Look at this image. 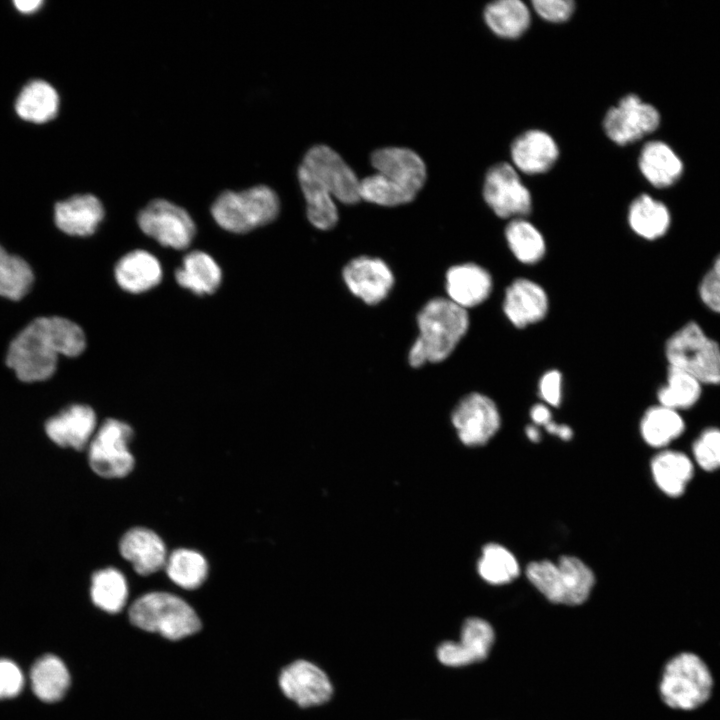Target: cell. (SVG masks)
<instances>
[{
  "label": "cell",
  "mask_w": 720,
  "mask_h": 720,
  "mask_svg": "<svg viewBox=\"0 0 720 720\" xmlns=\"http://www.w3.org/2000/svg\"><path fill=\"white\" fill-rule=\"evenodd\" d=\"M85 346V334L76 323L62 317H41L11 342L6 362L20 380L41 381L54 374L59 355L77 356Z\"/></svg>",
  "instance_id": "obj_1"
},
{
  "label": "cell",
  "mask_w": 720,
  "mask_h": 720,
  "mask_svg": "<svg viewBox=\"0 0 720 720\" xmlns=\"http://www.w3.org/2000/svg\"><path fill=\"white\" fill-rule=\"evenodd\" d=\"M376 173L360 180V197L379 206L410 203L425 184L426 165L415 151L405 147H384L370 155Z\"/></svg>",
  "instance_id": "obj_2"
},
{
  "label": "cell",
  "mask_w": 720,
  "mask_h": 720,
  "mask_svg": "<svg viewBox=\"0 0 720 720\" xmlns=\"http://www.w3.org/2000/svg\"><path fill=\"white\" fill-rule=\"evenodd\" d=\"M417 324L419 334L408 354L414 368L447 359L467 333L470 320L468 310L448 298L435 297L419 311Z\"/></svg>",
  "instance_id": "obj_3"
},
{
  "label": "cell",
  "mask_w": 720,
  "mask_h": 720,
  "mask_svg": "<svg viewBox=\"0 0 720 720\" xmlns=\"http://www.w3.org/2000/svg\"><path fill=\"white\" fill-rule=\"evenodd\" d=\"M714 688L712 672L696 653L681 651L664 665L659 695L663 703L673 710L693 711L703 706Z\"/></svg>",
  "instance_id": "obj_4"
},
{
  "label": "cell",
  "mask_w": 720,
  "mask_h": 720,
  "mask_svg": "<svg viewBox=\"0 0 720 720\" xmlns=\"http://www.w3.org/2000/svg\"><path fill=\"white\" fill-rule=\"evenodd\" d=\"M526 576L547 600L570 606L584 603L595 584L591 568L571 555H563L556 562L533 561L526 567Z\"/></svg>",
  "instance_id": "obj_5"
},
{
  "label": "cell",
  "mask_w": 720,
  "mask_h": 720,
  "mask_svg": "<svg viewBox=\"0 0 720 720\" xmlns=\"http://www.w3.org/2000/svg\"><path fill=\"white\" fill-rule=\"evenodd\" d=\"M129 619L134 626L170 640L185 638L201 628L194 609L167 592H149L136 599L130 606Z\"/></svg>",
  "instance_id": "obj_6"
},
{
  "label": "cell",
  "mask_w": 720,
  "mask_h": 720,
  "mask_svg": "<svg viewBox=\"0 0 720 720\" xmlns=\"http://www.w3.org/2000/svg\"><path fill=\"white\" fill-rule=\"evenodd\" d=\"M280 211L278 195L266 185L221 193L211 206V215L224 230L242 234L276 219Z\"/></svg>",
  "instance_id": "obj_7"
},
{
  "label": "cell",
  "mask_w": 720,
  "mask_h": 720,
  "mask_svg": "<svg viewBox=\"0 0 720 720\" xmlns=\"http://www.w3.org/2000/svg\"><path fill=\"white\" fill-rule=\"evenodd\" d=\"M669 366L679 368L702 384H720V345L694 321L674 332L665 344Z\"/></svg>",
  "instance_id": "obj_8"
},
{
  "label": "cell",
  "mask_w": 720,
  "mask_h": 720,
  "mask_svg": "<svg viewBox=\"0 0 720 720\" xmlns=\"http://www.w3.org/2000/svg\"><path fill=\"white\" fill-rule=\"evenodd\" d=\"M323 193L347 205L361 201L360 180L338 152L324 144L312 146L297 170Z\"/></svg>",
  "instance_id": "obj_9"
},
{
  "label": "cell",
  "mask_w": 720,
  "mask_h": 720,
  "mask_svg": "<svg viewBox=\"0 0 720 720\" xmlns=\"http://www.w3.org/2000/svg\"><path fill=\"white\" fill-rule=\"evenodd\" d=\"M129 424L106 419L89 443V464L92 470L104 478H122L134 468L135 460L129 450L133 438Z\"/></svg>",
  "instance_id": "obj_10"
},
{
  "label": "cell",
  "mask_w": 720,
  "mask_h": 720,
  "mask_svg": "<svg viewBox=\"0 0 720 720\" xmlns=\"http://www.w3.org/2000/svg\"><path fill=\"white\" fill-rule=\"evenodd\" d=\"M143 233L159 244L183 250L191 244L196 233L195 223L182 207L165 199L149 202L137 216Z\"/></svg>",
  "instance_id": "obj_11"
},
{
  "label": "cell",
  "mask_w": 720,
  "mask_h": 720,
  "mask_svg": "<svg viewBox=\"0 0 720 720\" xmlns=\"http://www.w3.org/2000/svg\"><path fill=\"white\" fill-rule=\"evenodd\" d=\"M483 198L500 218H523L532 210L529 189L521 181L514 166L500 162L491 166L483 183Z\"/></svg>",
  "instance_id": "obj_12"
},
{
  "label": "cell",
  "mask_w": 720,
  "mask_h": 720,
  "mask_svg": "<svg viewBox=\"0 0 720 720\" xmlns=\"http://www.w3.org/2000/svg\"><path fill=\"white\" fill-rule=\"evenodd\" d=\"M660 121V113L653 105L631 93L606 112L603 129L611 141L623 146L654 132Z\"/></svg>",
  "instance_id": "obj_13"
},
{
  "label": "cell",
  "mask_w": 720,
  "mask_h": 720,
  "mask_svg": "<svg viewBox=\"0 0 720 720\" xmlns=\"http://www.w3.org/2000/svg\"><path fill=\"white\" fill-rule=\"evenodd\" d=\"M451 422L460 441L469 447L483 446L498 432L501 417L496 403L487 395L471 392L455 406Z\"/></svg>",
  "instance_id": "obj_14"
},
{
  "label": "cell",
  "mask_w": 720,
  "mask_h": 720,
  "mask_svg": "<svg viewBox=\"0 0 720 720\" xmlns=\"http://www.w3.org/2000/svg\"><path fill=\"white\" fill-rule=\"evenodd\" d=\"M279 686L287 698L302 708L322 705L333 695L326 672L305 659L295 660L282 669Z\"/></svg>",
  "instance_id": "obj_15"
},
{
  "label": "cell",
  "mask_w": 720,
  "mask_h": 720,
  "mask_svg": "<svg viewBox=\"0 0 720 720\" xmlns=\"http://www.w3.org/2000/svg\"><path fill=\"white\" fill-rule=\"evenodd\" d=\"M494 639V630L489 622L470 617L462 625L459 641L442 642L436 649V656L446 666H466L484 660Z\"/></svg>",
  "instance_id": "obj_16"
},
{
  "label": "cell",
  "mask_w": 720,
  "mask_h": 720,
  "mask_svg": "<svg viewBox=\"0 0 720 720\" xmlns=\"http://www.w3.org/2000/svg\"><path fill=\"white\" fill-rule=\"evenodd\" d=\"M343 280L349 291L369 305L383 301L394 285V275L380 258L358 256L343 268Z\"/></svg>",
  "instance_id": "obj_17"
},
{
  "label": "cell",
  "mask_w": 720,
  "mask_h": 720,
  "mask_svg": "<svg viewBox=\"0 0 720 720\" xmlns=\"http://www.w3.org/2000/svg\"><path fill=\"white\" fill-rule=\"evenodd\" d=\"M549 300L544 288L527 279H515L507 287L503 311L507 319L517 328H524L545 318Z\"/></svg>",
  "instance_id": "obj_18"
},
{
  "label": "cell",
  "mask_w": 720,
  "mask_h": 720,
  "mask_svg": "<svg viewBox=\"0 0 720 720\" xmlns=\"http://www.w3.org/2000/svg\"><path fill=\"white\" fill-rule=\"evenodd\" d=\"M445 289L450 301L468 310L489 298L493 279L488 270L476 263L457 264L446 272Z\"/></svg>",
  "instance_id": "obj_19"
},
{
  "label": "cell",
  "mask_w": 720,
  "mask_h": 720,
  "mask_svg": "<svg viewBox=\"0 0 720 720\" xmlns=\"http://www.w3.org/2000/svg\"><path fill=\"white\" fill-rule=\"evenodd\" d=\"M559 157V148L547 132L531 129L517 136L511 144L514 166L529 175L541 174L552 168Z\"/></svg>",
  "instance_id": "obj_20"
},
{
  "label": "cell",
  "mask_w": 720,
  "mask_h": 720,
  "mask_svg": "<svg viewBox=\"0 0 720 720\" xmlns=\"http://www.w3.org/2000/svg\"><path fill=\"white\" fill-rule=\"evenodd\" d=\"M96 424L94 410L87 405L76 404L49 419L45 429L57 445L82 450L93 438Z\"/></svg>",
  "instance_id": "obj_21"
},
{
  "label": "cell",
  "mask_w": 720,
  "mask_h": 720,
  "mask_svg": "<svg viewBox=\"0 0 720 720\" xmlns=\"http://www.w3.org/2000/svg\"><path fill=\"white\" fill-rule=\"evenodd\" d=\"M119 550L122 557L132 564L134 571L142 576L163 568L168 557L161 537L145 527L128 530L120 539Z\"/></svg>",
  "instance_id": "obj_22"
},
{
  "label": "cell",
  "mask_w": 720,
  "mask_h": 720,
  "mask_svg": "<svg viewBox=\"0 0 720 720\" xmlns=\"http://www.w3.org/2000/svg\"><path fill=\"white\" fill-rule=\"evenodd\" d=\"M54 218L57 227L63 232L73 236H89L103 220L104 208L94 195H74L55 205Z\"/></svg>",
  "instance_id": "obj_23"
},
{
  "label": "cell",
  "mask_w": 720,
  "mask_h": 720,
  "mask_svg": "<svg viewBox=\"0 0 720 720\" xmlns=\"http://www.w3.org/2000/svg\"><path fill=\"white\" fill-rule=\"evenodd\" d=\"M159 260L145 250H133L119 259L114 269L118 285L133 294L145 292L157 286L162 279Z\"/></svg>",
  "instance_id": "obj_24"
},
{
  "label": "cell",
  "mask_w": 720,
  "mask_h": 720,
  "mask_svg": "<svg viewBox=\"0 0 720 720\" xmlns=\"http://www.w3.org/2000/svg\"><path fill=\"white\" fill-rule=\"evenodd\" d=\"M638 165L644 178L656 188L673 185L683 173V163L665 142L652 140L641 149Z\"/></svg>",
  "instance_id": "obj_25"
},
{
  "label": "cell",
  "mask_w": 720,
  "mask_h": 720,
  "mask_svg": "<svg viewBox=\"0 0 720 720\" xmlns=\"http://www.w3.org/2000/svg\"><path fill=\"white\" fill-rule=\"evenodd\" d=\"M59 95L48 82L35 79L29 81L19 92L15 111L24 121L43 124L54 119L59 110Z\"/></svg>",
  "instance_id": "obj_26"
},
{
  "label": "cell",
  "mask_w": 720,
  "mask_h": 720,
  "mask_svg": "<svg viewBox=\"0 0 720 720\" xmlns=\"http://www.w3.org/2000/svg\"><path fill=\"white\" fill-rule=\"evenodd\" d=\"M177 283L203 296L214 293L222 281V272L217 262L207 253L192 251L185 255L181 267L175 272Z\"/></svg>",
  "instance_id": "obj_27"
},
{
  "label": "cell",
  "mask_w": 720,
  "mask_h": 720,
  "mask_svg": "<svg viewBox=\"0 0 720 720\" xmlns=\"http://www.w3.org/2000/svg\"><path fill=\"white\" fill-rule=\"evenodd\" d=\"M650 467L654 482L670 497L681 496L694 474L691 459L682 452L672 450L655 455Z\"/></svg>",
  "instance_id": "obj_28"
},
{
  "label": "cell",
  "mask_w": 720,
  "mask_h": 720,
  "mask_svg": "<svg viewBox=\"0 0 720 720\" xmlns=\"http://www.w3.org/2000/svg\"><path fill=\"white\" fill-rule=\"evenodd\" d=\"M627 218L633 232L646 240L662 237L671 224L666 205L648 194H641L631 202Z\"/></svg>",
  "instance_id": "obj_29"
},
{
  "label": "cell",
  "mask_w": 720,
  "mask_h": 720,
  "mask_svg": "<svg viewBox=\"0 0 720 720\" xmlns=\"http://www.w3.org/2000/svg\"><path fill=\"white\" fill-rule=\"evenodd\" d=\"M484 20L497 36L515 39L526 32L531 23L528 6L521 0H498L486 5Z\"/></svg>",
  "instance_id": "obj_30"
},
{
  "label": "cell",
  "mask_w": 720,
  "mask_h": 720,
  "mask_svg": "<svg viewBox=\"0 0 720 720\" xmlns=\"http://www.w3.org/2000/svg\"><path fill=\"white\" fill-rule=\"evenodd\" d=\"M30 680L35 695L45 702L61 699L69 685L70 675L64 662L55 655H44L33 665Z\"/></svg>",
  "instance_id": "obj_31"
},
{
  "label": "cell",
  "mask_w": 720,
  "mask_h": 720,
  "mask_svg": "<svg viewBox=\"0 0 720 720\" xmlns=\"http://www.w3.org/2000/svg\"><path fill=\"white\" fill-rule=\"evenodd\" d=\"M685 422L677 410L655 405L648 408L640 421V433L651 447L661 448L678 438Z\"/></svg>",
  "instance_id": "obj_32"
},
{
  "label": "cell",
  "mask_w": 720,
  "mask_h": 720,
  "mask_svg": "<svg viewBox=\"0 0 720 720\" xmlns=\"http://www.w3.org/2000/svg\"><path fill=\"white\" fill-rule=\"evenodd\" d=\"M505 238L514 257L523 264H536L545 255L546 243L542 233L524 218L510 220L505 228Z\"/></svg>",
  "instance_id": "obj_33"
},
{
  "label": "cell",
  "mask_w": 720,
  "mask_h": 720,
  "mask_svg": "<svg viewBox=\"0 0 720 720\" xmlns=\"http://www.w3.org/2000/svg\"><path fill=\"white\" fill-rule=\"evenodd\" d=\"M90 595L98 608L108 613H118L127 602V580L116 568L98 570L91 579Z\"/></svg>",
  "instance_id": "obj_34"
},
{
  "label": "cell",
  "mask_w": 720,
  "mask_h": 720,
  "mask_svg": "<svg viewBox=\"0 0 720 720\" xmlns=\"http://www.w3.org/2000/svg\"><path fill=\"white\" fill-rule=\"evenodd\" d=\"M171 581L183 589L200 587L208 575L205 557L192 549L180 548L172 551L164 566Z\"/></svg>",
  "instance_id": "obj_35"
},
{
  "label": "cell",
  "mask_w": 720,
  "mask_h": 720,
  "mask_svg": "<svg viewBox=\"0 0 720 720\" xmlns=\"http://www.w3.org/2000/svg\"><path fill=\"white\" fill-rule=\"evenodd\" d=\"M702 393V383L689 373L668 366L666 384L659 388V404L674 410L687 409L696 404Z\"/></svg>",
  "instance_id": "obj_36"
},
{
  "label": "cell",
  "mask_w": 720,
  "mask_h": 720,
  "mask_svg": "<svg viewBox=\"0 0 720 720\" xmlns=\"http://www.w3.org/2000/svg\"><path fill=\"white\" fill-rule=\"evenodd\" d=\"M477 571L485 582L503 585L516 579L520 568L510 550L498 543H488L482 548Z\"/></svg>",
  "instance_id": "obj_37"
},
{
  "label": "cell",
  "mask_w": 720,
  "mask_h": 720,
  "mask_svg": "<svg viewBox=\"0 0 720 720\" xmlns=\"http://www.w3.org/2000/svg\"><path fill=\"white\" fill-rule=\"evenodd\" d=\"M32 283L33 272L29 265L0 246V296L18 300L29 291Z\"/></svg>",
  "instance_id": "obj_38"
},
{
  "label": "cell",
  "mask_w": 720,
  "mask_h": 720,
  "mask_svg": "<svg viewBox=\"0 0 720 720\" xmlns=\"http://www.w3.org/2000/svg\"><path fill=\"white\" fill-rule=\"evenodd\" d=\"M692 452L701 469L714 471L720 468V429L704 430L694 441Z\"/></svg>",
  "instance_id": "obj_39"
},
{
  "label": "cell",
  "mask_w": 720,
  "mask_h": 720,
  "mask_svg": "<svg viewBox=\"0 0 720 720\" xmlns=\"http://www.w3.org/2000/svg\"><path fill=\"white\" fill-rule=\"evenodd\" d=\"M532 6L541 18L553 23L567 21L575 10L572 0H533Z\"/></svg>",
  "instance_id": "obj_40"
},
{
  "label": "cell",
  "mask_w": 720,
  "mask_h": 720,
  "mask_svg": "<svg viewBox=\"0 0 720 720\" xmlns=\"http://www.w3.org/2000/svg\"><path fill=\"white\" fill-rule=\"evenodd\" d=\"M24 683L20 668L8 659H0V699L16 696Z\"/></svg>",
  "instance_id": "obj_41"
},
{
  "label": "cell",
  "mask_w": 720,
  "mask_h": 720,
  "mask_svg": "<svg viewBox=\"0 0 720 720\" xmlns=\"http://www.w3.org/2000/svg\"><path fill=\"white\" fill-rule=\"evenodd\" d=\"M562 374L556 369L545 372L539 380V394L549 406L557 407L562 400Z\"/></svg>",
  "instance_id": "obj_42"
},
{
  "label": "cell",
  "mask_w": 720,
  "mask_h": 720,
  "mask_svg": "<svg viewBox=\"0 0 720 720\" xmlns=\"http://www.w3.org/2000/svg\"><path fill=\"white\" fill-rule=\"evenodd\" d=\"M698 293L706 307L720 314V276L712 269L701 279Z\"/></svg>",
  "instance_id": "obj_43"
},
{
  "label": "cell",
  "mask_w": 720,
  "mask_h": 720,
  "mask_svg": "<svg viewBox=\"0 0 720 720\" xmlns=\"http://www.w3.org/2000/svg\"><path fill=\"white\" fill-rule=\"evenodd\" d=\"M530 417L535 425L544 427L552 421L551 411L545 404H536L530 410Z\"/></svg>",
  "instance_id": "obj_44"
},
{
  "label": "cell",
  "mask_w": 720,
  "mask_h": 720,
  "mask_svg": "<svg viewBox=\"0 0 720 720\" xmlns=\"http://www.w3.org/2000/svg\"><path fill=\"white\" fill-rule=\"evenodd\" d=\"M545 428L550 434L556 435L557 437L565 441L570 440L573 435V431L570 426L566 424L556 423L553 420L548 423Z\"/></svg>",
  "instance_id": "obj_45"
},
{
  "label": "cell",
  "mask_w": 720,
  "mask_h": 720,
  "mask_svg": "<svg viewBox=\"0 0 720 720\" xmlns=\"http://www.w3.org/2000/svg\"><path fill=\"white\" fill-rule=\"evenodd\" d=\"M17 11L22 14H33L37 12L43 5L41 0H18L13 2Z\"/></svg>",
  "instance_id": "obj_46"
},
{
  "label": "cell",
  "mask_w": 720,
  "mask_h": 720,
  "mask_svg": "<svg viewBox=\"0 0 720 720\" xmlns=\"http://www.w3.org/2000/svg\"><path fill=\"white\" fill-rule=\"evenodd\" d=\"M525 433L530 441L538 442L540 440V432L534 425H528L525 429Z\"/></svg>",
  "instance_id": "obj_47"
},
{
  "label": "cell",
  "mask_w": 720,
  "mask_h": 720,
  "mask_svg": "<svg viewBox=\"0 0 720 720\" xmlns=\"http://www.w3.org/2000/svg\"><path fill=\"white\" fill-rule=\"evenodd\" d=\"M711 269L720 276V254L715 258Z\"/></svg>",
  "instance_id": "obj_48"
}]
</instances>
